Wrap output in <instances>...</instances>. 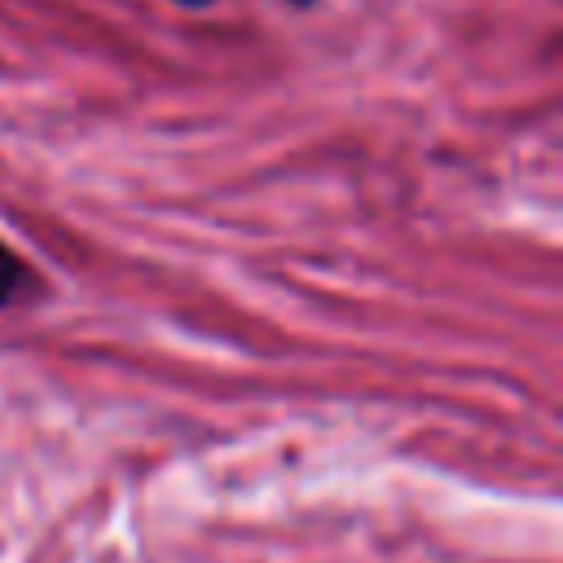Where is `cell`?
Here are the masks:
<instances>
[{"label": "cell", "instance_id": "obj_3", "mask_svg": "<svg viewBox=\"0 0 563 563\" xmlns=\"http://www.w3.org/2000/svg\"><path fill=\"white\" fill-rule=\"evenodd\" d=\"M290 4H312V0H290Z\"/></svg>", "mask_w": 563, "mask_h": 563}, {"label": "cell", "instance_id": "obj_2", "mask_svg": "<svg viewBox=\"0 0 563 563\" xmlns=\"http://www.w3.org/2000/svg\"><path fill=\"white\" fill-rule=\"evenodd\" d=\"M176 4H189V9H198V4H211V0H176Z\"/></svg>", "mask_w": 563, "mask_h": 563}, {"label": "cell", "instance_id": "obj_1", "mask_svg": "<svg viewBox=\"0 0 563 563\" xmlns=\"http://www.w3.org/2000/svg\"><path fill=\"white\" fill-rule=\"evenodd\" d=\"M26 286H31L26 264H22V260H18V255H13V251L0 242V308H4V303H13V299L26 290Z\"/></svg>", "mask_w": 563, "mask_h": 563}]
</instances>
